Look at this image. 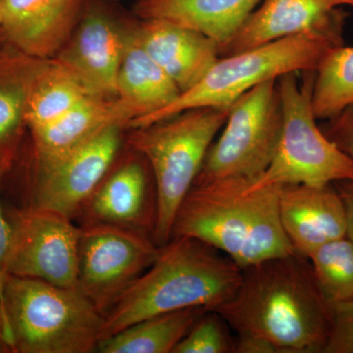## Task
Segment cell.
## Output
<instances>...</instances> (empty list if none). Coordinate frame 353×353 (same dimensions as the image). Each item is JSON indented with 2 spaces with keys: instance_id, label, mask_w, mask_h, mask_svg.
<instances>
[{
  "instance_id": "2",
  "label": "cell",
  "mask_w": 353,
  "mask_h": 353,
  "mask_svg": "<svg viewBox=\"0 0 353 353\" xmlns=\"http://www.w3.org/2000/svg\"><path fill=\"white\" fill-rule=\"evenodd\" d=\"M252 180L194 183L176 211L171 239H197L241 269L294 253L279 217V187L253 189Z\"/></svg>"
},
{
  "instance_id": "4",
  "label": "cell",
  "mask_w": 353,
  "mask_h": 353,
  "mask_svg": "<svg viewBox=\"0 0 353 353\" xmlns=\"http://www.w3.org/2000/svg\"><path fill=\"white\" fill-rule=\"evenodd\" d=\"M4 305L12 352L90 353L101 341L103 313L78 287L7 275Z\"/></svg>"
},
{
  "instance_id": "26",
  "label": "cell",
  "mask_w": 353,
  "mask_h": 353,
  "mask_svg": "<svg viewBox=\"0 0 353 353\" xmlns=\"http://www.w3.org/2000/svg\"><path fill=\"white\" fill-rule=\"evenodd\" d=\"M230 329L217 311L206 310L172 353H234L236 340Z\"/></svg>"
},
{
  "instance_id": "25",
  "label": "cell",
  "mask_w": 353,
  "mask_h": 353,
  "mask_svg": "<svg viewBox=\"0 0 353 353\" xmlns=\"http://www.w3.org/2000/svg\"><path fill=\"white\" fill-rule=\"evenodd\" d=\"M308 259L318 288L330 305L353 301V243L350 239L330 241Z\"/></svg>"
},
{
  "instance_id": "9",
  "label": "cell",
  "mask_w": 353,
  "mask_h": 353,
  "mask_svg": "<svg viewBox=\"0 0 353 353\" xmlns=\"http://www.w3.org/2000/svg\"><path fill=\"white\" fill-rule=\"evenodd\" d=\"M159 252L150 234L101 223L83 224L77 285L104 316Z\"/></svg>"
},
{
  "instance_id": "16",
  "label": "cell",
  "mask_w": 353,
  "mask_h": 353,
  "mask_svg": "<svg viewBox=\"0 0 353 353\" xmlns=\"http://www.w3.org/2000/svg\"><path fill=\"white\" fill-rule=\"evenodd\" d=\"M278 208L290 245L306 259L330 241L347 236L345 208L334 183L281 185Z\"/></svg>"
},
{
  "instance_id": "32",
  "label": "cell",
  "mask_w": 353,
  "mask_h": 353,
  "mask_svg": "<svg viewBox=\"0 0 353 353\" xmlns=\"http://www.w3.org/2000/svg\"><path fill=\"white\" fill-rule=\"evenodd\" d=\"M4 284L0 280V352H12V340L4 305Z\"/></svg>"
},
{
  "instance_id": "12",
  "label": "cell",
  "mask_w": 353,
  "mask_h": 353,
  "mask_svg": "<svg viewBox=\"0 0 353 353\" xmlns=\"http://www.w3.org/2000/svg\"><path fill=\"white\" fill-rule=\"evenodd\" d=\"M126 34L101 7L88 6L53 61L92 97L115 99Z\"/></svg>"
},
{
  "instance_id": "34",
  "label": "cell",
  "mask_w": 353,
  "mask_h": 353,
  "mask_svg": "<svg viewBox=\"0 0 353 353\" xmlns=\"http://www.w3.org/2000/svg\"><path fill=\"white\" fill-rule=\"evenodd\" d=\"M2 0H0V18H1Z\"/></svg>"
},
{
  "instance_id": "3",
  "label": "cell",
  "mask_w": 353,
  "mask_h": 353,
  "mask_svg": "<svg viewBox=\"0 0 353 353\" xmlns=\"http://www.w3.org/2000/svg\"><path fill=\"white\" fill-rule=\"evenodd\" d=\"M243 269L213 246L173 236L152 266L104 313L101 340L152 316L201 307L213 310L234 296Z\"/></svg>"
},
{
  "instance_id": "10",
  "label": "cell",
  "mask_w": 353,
  "mask_h": 353,
  "mask_svg": "<svg viewBox=\"0 0 353 353\" xmlns=\"http://www.w3.org/2000/svg\"><path fill=\"white\" fill-rule=\"evenodd\" d=\"M7 275L76 288L81 227L66 216L31 206L11 223Z\"/></svg>"
},
{
  "instance_id": "8",
  "label": "cell",
  "mask_w": 353,
  "mask_h": 353,
  "mask_svg": "<svg viewBox=\"0 0 353 353\" xmlns=\"http://www.w3.org/2000/svg\"><path fill=\"white\" fill-rule=\"evenodd\" d=\"M277 80L260 83L232 104L222 132L209 148L194 183L256 179L266 170L283 124Z\"/></svg>"
},
{
  "instance_id": "27",
  "label": "cell",
  "mask_w": 353,
  "mask_h": 353,
  "mask_svg": "<svg viewBox=\"0 0 353 353\" xmlns=\"http://www.w3.org/2000/svg\"><path fill=\"white\" fill-rule=\"evenodd\" d=\"M332 309L331 331L323 353H353V301Z\"/></svg>"
},
{
  "instance_id": "1",
  "label": "cell",
  "mask_w": 353,
  "mask_h": 353,
  "mask_svg": "<svg viewBox=\"0 0 353 353\" xmlns=\"http://www.w3.org/2000/svg\"><path fill=\"white\" fill-rule=\"evenodd\" d=\"M213 310L238 336L264 339L280 353H323L333 317L310 261L296 252L243 269L236 294Z\"/></svg>"
},
{
  "instance_id": "20",
  "label": "cell",
  "mask_w": 353,
  "mask_h": 353,
  "mask_svg": "<svg viewBox=\"0 0 353 353\" xmlns=\"http://www.w3.org/2000/svg\"><path fill=\"white\" fill-rule=\"evenodd\" d=\"M113 125L124 129L114 99L87 97L57 120L31 131L38 165L63 157Z\"/></svg>"
},
{
  "instance_id": "11",
  "label": "cell",
  "mask_w": 353,
  "mask_h": 353,
  "mask_svg": "<svg viewBox=\"0 0 353 353\" xmlns=\"http://www.w3.org/2000/svg\"><path fill=\"white\" fill-rule=\"evenodd\" d=\"M123 128L113 125L48 163L38 165L32 206L74 219L115 161Z\"/></svg>"
},
{
  "instance_id": "5",
  "label": "cell",
  "mask_w": 353,
  "mask_h": 353,
  "mask_svg": "<svg viewBox=\"0 0 353 353\" xmlns=\"http://www.w3.org/2000/svg\"><path fill=\"white\" fill-rule=\"evenodd\" d=\"M229 108L189 109L148 126L132 129L128 145L150 165L157 192L152 240H171L176 211L192 189L208 150L226 123Z\"/></svg>"
},
{
  "instance_id": "15",
  "label": "cell",
  "mask_w": 353,
  "mask_h": 353,
  "mask_svg": "<svg viewBox=\"0 0 353 353\" xmlns=\"http://www.w3.org/2000/svg\"><path fill=\"white\" fill-rule=\"evenodd\" d=\"M85 0H2L6 43L39 60L54 57L75 30Z\"/></svg>"
},
{
  "instance_id": "31",
  "label": "cell",
  "mask_w": 353,
  "mask_h": 353,
  "mask_svg": "<svg viewBox=\"0 0 353 353\" xmlns=\"http://www.w3.org/2000/svg\"><path fill=\"white\" fill-rule=\"evenodd\" d=\"M334 185L338 190L345 208L347 238L353 243V180L341 181L334 183Z\"/></svg>"
},
{
  "instance_id": "24",
  "label": "cell",
  "mask_w": 353,
  "mask_h": 353,
  "mask_svg": "<svg viewBox=\"0 0 353 353\" xmlns=\"http://www.w3.org/2000/svg\"><path fill=\"white\" fill-rule=\"evenodd\" d=\"M311 101L317 120L331 119L353 105V46H336L322 58Z\"/></svg>"
},
{
  "instance_id": "29",
  "label": "cell",
  "mask_w": 353,
  "mask_h": 353,
  "mask_svg": "<svg viewBox=\"0 0 353 353\" xmlns=\"http://www.w3.org/2000/svg\"><path fill=\"white\" fill-rule=\"evenodd\" d=\"M10 153L6 152L0 154V181L8 167L11 157ZM11 240H12V227H11V223L6 220L0 205V280L2 282H6L7 276L6 260L10 250Z\"/></svg>"
},
{
  "instance_id": "30",
  "label": "cell",
  "mask_w": 353,
  "mask_h": 353,
  "mask_svg": "<svg viewBox=\"0 0 353 353\" xmlns=\"http://www.w3.org/2000/svg\"><path fill=\"white\" fill-rule=\"evenodd\" d=\"M234 353H280V350L264 339L238 336L234 341Z\"/></svg>"
},
{
  "instance_id": "23",
  "label": "cell",
  "mask_w": 353,
  "mask_h": 353,
  "mask_svg": "<svg viewBox=\"0 0 353 353\" xmlns=\"http://www.w3.org/2000/svg\"><path fill=\"white\" fill-rule=\"evenodd\" d=\"M46 60L34 59L14 50L0 48V153L25 123L26 104L32 82Z\"/></svg>"
},
{
  "instance_id": "17",
  "label": "cell",
  "mask_w": 353,
  "mask_h": 353,
  "mask_svg": "<svg viewBox=\"0 0 353 353\" xmlns=\"http://www.w3.org/2000/svg\"><path fill=\"white\" fill-rule=\"evenodd\" d=\"M145 52L181 92L196 85L220 58L219 44L205 34L162 19H143L134 27Z\"/></svg>"
},
{
  "instance_id": "33",
  "label": "cell",
  "mask_w": 353,
  "mask_h": 353,
  "mask_svg": "<svg viewBox=\"0 0 353 353\" xmlns=\"http://www.w3.org/2000/svg\"><path fill=\"white\" fill-rule=\"evenodd\" d=\"M325 1L333 7H340L341 6H350L353 7V0H325Z\"/></svg>"
},
{
  "instance_id": "6",
  "label": "cell",
  "mask_w": 353,
  "mask_h": 353,
  "mask_svg": "<svg viewBox=\"0 0 353 353\" xmlns=\"http://www.w3.org/2000/svg\"><path fill=\"white\" fill-rule=\"evenodd\" d=\"M343 44L327 37L301 34L220 57L196 85L131 129L148 126L189 109L231 108L241 95L266 81L289 73L315 71L330 50Z\"/></svg>"
},
{
  "instance_id": "13",
  "label": "cell",
  "mask_w": 353,
  "mask_h": 353,
  "mask_svg": "<svg viewBox=\"0 0 353 353\" xmlns=\"http://www.w3.org/2000/svg\"><path fill=\"white\" fill-rule=\"evenodd\" d=\"M345 17L340 7L331 6L325 0H263L221 48L220 57L301 34L343 41Z\"/></svg>"
},
{
  "instance_id": "28",
  "label": "cell",
  "mask_w": 353,
  "mask_h": 353,
  "mask_svg": "<svg viewBox=\"0 0 353 353\" xmlns=\"http://www.w3.org/2000/svg\"><path fill=\"white\" fill-rule=\"evenodd\" d=\"M322 131L341 152L353 161V105L329 119Z\"/></svg>"
},
{
  "instance_id": "19",
  "label": "cell",
  "mask_w": 353,
  "mask_h": 353,
  "mask_svg": "<svg viewBox=\"0 0 353 353\" xmlns=\"http://www.w3.org/2000/svg\"><path fill=\"white\" fill-rule=\"evenodd\" d=\"M261 0H138L143 19H162L205 34L220 50Z\"/></svg>"
},
{
  "instance_id": "21",
  "label": "cell",
  "mask_w": 353,
  "mask_h": 353,
  "mask_svg": "<svg viewBox=\"0 0 353 353\" xmlns=\"http://www.w3.org/2000/svg\"><path fill=\"white\" fill-rule=\"evenodd\" d=\"M206 309L192 307L146 318L99 341L101 353H172Z\"/></svg>"
},
{
  "instance_id": "22",
  "label": "cell",
  "mask_w": 353,
  "mask_h": 353,
  "mask_svg": "<svg viewBox=\"0 0 353 353\" xmlns=\"http://www.w3.org/2000/svg\"><path fill=\"white\" fill-rule=\"evenodd\" d=\"M88 97L92 95L88 94L73 77L53 60H46L28 95L25 124L31 131L46 126Z\"/></svg>"
},
{
  "instance_id": "18",
  "label": "cell",
  "mask_w": 353,
  "mask_h": 353,
  "mask_svg": "<svg viewBox=\"0 0 353 353\" xmlns=\"http://www.w3.org/2000/svg\"><path fill=\"white\" fill-rule=\"evenodd\" d=\"M180 94L176 83L139 44L134 29H127L114 99L124 129L159 112Z\"/></svg>"
},
{
  "instance_id": "7",
  "label": "cell",
  "mask_w": 353,
  "mask_h": 353,
  "mask_svg": "<svg viewBox=\"0 0 353 353\" xmlns=\"http://www.w3.org/2000/svg\"><path fill=\"white\" fill-rule=\"evenodd\" d=\"M315 71L278 79L283 124L277 148L266 170L250 181L253 189L307 185L314 187L353 180V161L318 127L312 108Z\"/></svg>"
},
{
  "instance_id": "14",
  "label": "cell",
  "mask_w": 353,
  "mask_h": 353,
  "mask_svg": "<svg viewBox=\"0 0 353 353\" xmlns=\"http://www.w3.org/2000/svg\"><path fill=\"white\" fill-rule=\"evenodd\" d=\"M138 153L108 173L83 206L85 224L101 223L150 234L157 215V192L150 165Z\"/></svg>"
}]
</instances>
